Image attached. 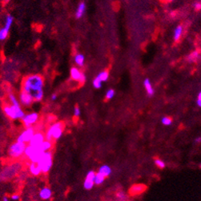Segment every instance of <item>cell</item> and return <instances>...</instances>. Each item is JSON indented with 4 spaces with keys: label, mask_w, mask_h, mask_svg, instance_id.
I'll return each mask as SVG.
<instances>
[{
    "label": "cell",
    "mask_w": 201,
    "mask_h": 201,
    "mask_svg": "<svg viewBox=\"0 0 201 201\" xmlns=\"http://www.w3.org/2000/svg\"><path fill=\"white\" fill-rule=\"evenodd\" d=\"M44 80L39 75H29L24 80L23 90L30 93L33 96L34 101H41L44 97Z\"/></svg>",
    "instance_id": "cell-1"
},
{
    "label": "cell",
    "mask_w": 201,
    "mask_h": 201,
    "mask_svg": "<svg viewBox=\"0 0 201 201\" xmlns=\"http://www.w3.org/2000/svg\"><path fill=\"white\" fill-rule=\"evenodd\" d=\"M63 133H64L63 123H60V122L54 123L47 130L45 136L46 140L51 141L52 140H58L62 137Z\"/></svg>",
    "instance_id": "cell-2"
},
{
    "label": "cell",
    "mask_w": 201,
    "mask_h": 201,
    "mask_svg": "<svg viewBox=\"0 0 201 201\" xmlns=\"http://www.w3.org/2000/svg\"><path fill=\"white\" fill-rule=\"evenodd\" d=\"M3 111L6 116L12 120H22L25 116L20 105L16 106L11 104V106H5L3 107Z\"/></svg>",
    "instance_id": "cell-3"
},
{
    "label": "cell",
    "mask_w": 201,
    "mask_h": 201,
    "mask_svg": "<svg viewBox=\"0 0 201 201\" xmlns=\"http://www.w3.org/2000/svg\"><path fill=\"white\" fill-rule=\"evenodd\" d=\"M27 144L15 141L8 148V156L13 159H18L24 155Z\"/></svg>",
    "instance_id": "cell-4"
},
{
    "label": "cell",
    "mask_w": 201,
    "mask_h": 201,
    "mask_svg": "<svg viewBox=\"0 0 201 201\" xmlns=\"http://www.w3.org/2000/svg\"><path fill=\"white\" fill-rule=\"evenodd\" d=\"M53 164V155L51 151L44 152L42 158L40 159L38 165L42 170V173H47L51 170Z\"/></svg>",
    "instance_id": "cell-5"
},
{
    "label": "cell",
    "mask_w": 201,
    "mask_h": 201,
    "mask_svg": "<svg viewBox=\"0 0 201 201\" xmlns=\"http://www.w3.org/2000/svg\"><path fill=\"white\" fill-rule=\"evenodd\" d=\"M34 134H35V132H34V129L32 127H26L25 130H24L23 131V132L18 136L16 141L22 143H25V144L29 143Z\"/></svg>",
    "instance_id": "cell-6"
},
{
    "label": "cell",
    "mask_w": 201,
    "mask_h": 201,
    "mask_svg": "<svg viewBox=\"0 0 201 201\" xmlns=\"http://www.w3.org/2000/svg\"><path fill=\"white\" fill-rule=\"evenodd\" d=\"M39 120V115L35 112L29 113V114L25 115L24 117L23 118V123L26 127H32L34 123H36Z\"/></svg>",
    "instance_id": "cell-7"
},
{
    "label": "cell",
    "mask_w": 201,
    "mask_h": 201,
    "mask_svg": "<svg viewBox=\"0 0 201 201\" xmlns=\"http://www.w3.org/2000/svg\"><path fill=\"white\" fill-rule=\"evenodd\" d=\"M71 77L73 80L75 81L80 82V83H84L86 80V76L84 73H82L81 71L76 67H72L71 69Z\"/></svg>",
    "instance_id": "cell-8"
},
{
    "label": "cell",
    "mask_w": 201,
    "mask_h": 201,
    "mask_svg": "<svg viewBox=\"0 0 201 201\" xmlns=\"http://www.w3.org/2000/svg\"><path fill=\"white\" fill-rule=\"evenodd\" d=\"M19 99L20 103L24 106H30L34 101L33 96L30 93L27 92V91H23V90L22 91V92L20 93Z\"/></svg>",
    "instance_id": "cell-9"
},
{
    "label": "cell",
    "mask_w": 201,
    "mask_h": 201,
    "mask_svg": "<svg viewBox=\"0 0 201 201\" xmlns=\"http://www.w3.org/2000/svg\"><path fill=\"white\" fill-rule=\"evenodd\" d=\"M45 140L46 138L43 133L37 132L34 135V136H33L32 139H31V140L28 144L31 145V146H33V147H37V146L41 144Z\"/></svg>",
    "instance_id": "cell-10"
},
{
    "label": "cell",
    "mask_w": 201,
    "mask_h": 201,
    "mask_svg": "<svg viewBox=\"0 0 201 201\" xmlns=\"http://www.w3.org/2000/svg\"><path fill=\"white\" fill-rule=\"evenodd\" d=\"M39 196L40 199H44V200H47V199H51V196H52V191L49 187H43L42 188L39 190Z\"/></svg>",
    "instance_id": "cell-11"
},
{
    "label": "cell",
    "mask_w": 201,
    "mask_h": 201,
    "mask_svg": "<svg viewBox=\"0 0 201 201\" xmlns=\"http://www.w3.org/2000/svg\"><path fill=\"white\" fill-rule=\"evenodd\" d=\"M37 148L42 152H49V151H51V149L52 148V143H51V141L45 140V141L43 142L41 144L37 146Z\"/></svg>",
    "instance_id": "cell-12"
},
{
    "label": "cell",
    "mask_w": 201,
    "mask_h": 201,
    "mask_svg": "<svg viewBox=\"0 0 201 201\" xmlns=\"http://www.w3.org/2000/svg\"><path fill=\"white\" fill-rule=\"evenodd\" d=\"M111 172H112V170H111L110 166L107 164L102 165L98 169V173L103 175L104 177H107V176H110L111 174Z\"/></svg>",
    "instance_id": "cell-13"
},
{
    "label": "cell",
    "mask_w": 201,
    "mask_h": 201,
    "mask_svg": "<svg viewBox=\"0 0 201 201\" xmlns=\"http://www.w3.org/2000/svg\"><path fill=\"white\" fill-rule=\"evenodd\" d=\"M29 171L31 174L34 176H39L42 173V170L39 168V166L38 165V163H31L29 165Z\"/></svg>",
    "instance_id": "cell-14"
},
{
    "label": "cell",
    "mask_w": 201,
    "mask_h": 201,
    "mask_svg": "<svg viewBox=\"0 0 201 201\" xmlns=\"http://www.w3.org/2000/svg\"><path fill=\"white\" fill-rule=\"evenodd\" d=\"M146 190V186L143 184H138L134 185V186L131 188L130 193L131 195H136V194H141L142 192H143Z\"/></svg>",
    "instance_id": "cell-15"
},
{
    "label": "cell",
    "mask_w": 201,
    "mask_h": 201,
    "mask_svg": "<svg viewBox=\"0 0 201 201\" xmlns=\"http://www.w3.org/2000/svg\"><path fill=\"white\" fill-rule=\"evenodd\" d=\"M143 85H144L145 89H146V91H147L149 96H152L154 95V89L152 87V84H151V81L149 79H146V80H144Z\"/></svg>",
    "instance_id": "cell-16"
},
{
    "label": "cell",
    "mask_w": 201,
    "mask_h": 201,
    "mask_svg": "<svg viewBox=\"0 0 201 201\" xmlns=\"http://www.w3.org/2000/svg\"><path fill=\"white\" fill-rule=\"evenodd\" d=\"M86 9V6L84 3H80V5L78 6V8H77V11H76L75 13V17L77 18H80L84 14V11H85Z\"/></svg>",
    "instance_id": "cell-17"
},
{
    "label": "cell",
    "mask_w": 201,
    "mask_h": 201,
    "mask_svg": "<svg viewBox=\"0 0 201 201\" xmlns=\"http://www.w3.org/2000/svg\"><path fill=\"white\" fill-rule=\"evenodd\" d=\"M94 186H95L94 180L85 178V179H84V189H86V190H91V189L93 188V187Z\"/></svg>",
    "instance_id": "cell-18"
},
{
    "label": "cell",
    "mask_w": 201,
    "mask_h": 201,
    "mask_svg": "<svg viewBox=\"0 0 201 201\" xmlns=\"http://www.w3.org/2000/svg\"><path fill=\"white\" fill-rule=\"evenodd\" d=\"M75 62L80 67H83L84 65V56L82 54H76L75 56Z\"/></svg>",
    "instance_id": "cell-19"
},
{
    "label": "cell",
    "mask_w": 201,
    "mask_h": 201,
    "mask_svg": "<svg viewBox=\"0 0 201 201\" xmlns=\"http://www.w3.org/2000/svg\"><path fill=\"white\" fill-rule=\"evenodd\" d=\"M105 178L104 176H103V175L100 174V173H96L95 174V179H94V183H95V185H100L102 184V183L104 182V180H105Z\"/></svg>",
    "instance_id": "cell-20"
},
{
    "label": "cell",
    "mask_w": 201,
    "mask_h": 201,
    "mask_svg": "<svg viewBox=\"0 0 201 201\" xmlns=\"http://www.w3.org/2000/svg\"><path fill=\"white\" fill-rule=\"evenodd\" d=\"M182 31H183V27L181 25L178 26L176 28L174 31V40L175 41H178L180 39V36L182 34Z\"/></svg>",
    "instance_id": "cell-21"
},
{
    "label": "cell",
    "mask_w": 201,
    "mask_h": 201,
    "mask_svg": "<svg viewBox=\"0 0 201 201\" xmlns=\"http://www.w3.org/2000/svg\"><path fill=\"white\" fill-rule=\"evenodd\" d=\"M108 77H109V74H108V72L106 71H101V72H100V74L97 75V78H98L99 80L102 82V83H103V82L107 81V80H108Z\"/></svg>",
    "instance_id": "cell-22"
},
{
    "label": "cell",
    "mask_w": 201,
    "mask_h": 201,
    "mask_svg": "<svg viewBox=\"0 0 201 201\" xmlns=\"http://www.w3.org/2000/svg\"><path fill=\"white\" fill-rule=\"evenodd\" d=\"M8 32H9V30L7 29L6 27H3L0 30V40L6 39L8 35Z\"/></svg>",
    "instance_id": "cell-23"
},
{
    "label": "cell",
    "mask_w": 201,
    "mask_h": 201,
    "mask_svg": "<svg viewBox=\"0 0 201 201\" xmlns=\"http://www.w3.org/2000/svg\"><path fill=\"white\" fill-rule=\"evenodd\" d=\"M12 23H13V17L11 16V15H8V17H7V19H6L5 27H6L7 29L10 30V28H11Z\"/></svg>",
    "instance_id": "cell-24"
},
{
    "label": "cell",
    "mask_w": 201,
    "mask_h": 201,
    "mask_svg": "<svg viewBox=\"0 0 201 201\" xmlns=\"http://www.w3.org/2000/svg\"><path fill=\"white\" fill-rule=\"evenodd\" d=\"M155 163H156V165L159 168L163 169L165 168V163L163 161V160H161V159H155Z\"/></svg>",
    "instance_id": "cell-25"
},
{
    "label": "cell",
    "mask_w": 201,
    "mask_h": 201,
    "mask_svg": "<svg viewBox=\"0 0 201 201\" xmlns=\"http://www.w3.org/2000/svg\"><path fill=\"white\" fill-rule=\"evenodd\" d=\"M9 99H10V100H11V104H12V105H16V106L20 105L19 102L17 100V99L15 98V96L13 95L12 94L9 95Z\"/></svg>",
    "instance_id": "cell-26"
},
{
    "label": "cell",
    "mask_w": 201,
    "mask_h": 201,
    "mask_svg": "<svg viewBox=\"0 0 201 201\" xmlns=\"http://www.w3.org/2000/svg\"><path fill=\"white\" fill-rule=\"evenodd\" d=\"M172 123V120L170 117H163L162 119V123L165 126H168L171 125Z\"/></svg>",
    "instance_id": "cell-27"
},
{
    "label": "cell",
    "mask_w": 201,
    "mask_h": 201,
    "mask_svg": "<svg viewBox=\"0 0 201 201\" xmlns=\"http://www.w3.org/2000/svg\"><path fill=\"white\" fill-rule=\"evenodd\" d=\"M93 86H94L95 88L96 89L100 88V87H102V82L96 77V78L93 80Z\"/></svg>",
    "instance_id": "cell-28"
},
{
    "label": "cell",
    "mask_w": 201,
    "mask_h": 201,
    "mask_svg": "<svg viewBox=\"0 0 201 201\" xmlns=\"http://www.w3.org/2000/svg\"><path fill=\"white\" fill-rule=\"evenodd\" d=\"M115 95V91L113 89H110L108 91H107V94H106V98L107 100H111V99H112Z\"/></svg>",
    "instance_id": "cell-29"
},
{
    "label": "cell",
    "mask_w": 201,
    "mask_h": 201,
    "mask_svg": "<svg viewBox=\"0 0 201 201\" xmlns=\"http://www.w3.org/2000/svg\"><path fill=\"white\" fill-rule=\"evenodd\" d=\"M117 198L120 201H124V200H126V199H127V198H126L125 194H124V192H118V193H117Z\"/></svg>",
    "instance_id": "cell-30"
},
{
    "label": "cell",
    "mask_w": 201,
    "mask_h": 201,
    "mask_svg": "<svg viewBox=\"0 0 201 201\" xmlns=\"http://www.w3.org/2000/svg\"><path fill=\"white\" fill-rule=\"evenodd\" d=\"M198 55H199L198 52H196H196H193L192 54H190V56L188 57V59L190 61H195L198 58Z\"/></svg>",
    "instance_id": "cell-31"
},
{
    "label": "cell",
    "mask_w": 201,
    "mask_h": 201,
    "mask_svg": "<svg viewBox=\"0 0 201 201\" xmlns=\"http://www.w3.org/2000/svg\"><path fill=\"white\" fill-rule=\"evenodd\" d=\"M81 114V111H80V108L79 107H75L74 109V116L75 117H79Z\"/></svg>",
    "instance_id": "cell-32"
},
{
    "label": "cell",
    "mask_w": 201,
    "mask_h": 201,
    "mask_svg": "<svg viewBox=\"0 0 201 201\" xmlns=\"http://www.w3.org/2000/svg\"><path fill=\"white\" fill-rule=\"evenodd\" d=\"M11 199L12 201H18L20 199V196L18 194H13L11 195Z\"/></svg>",
    "instance_id": "cell-33"
},
{
    "label": "cell",
    "mask_w": 201,
    "mask_h": 201,
    "mask_svg": "<svg viewBox=\"0 0 201 201\" xmlns=\"http://www.w3.org/2000/svg\"><path fill=\"white\" fill-rule=\"evenodd\" d=\"M197 105L199 107H201V91L199 93V95H198L197 98Z\"/></svg>",
    "instance_id": "cell-34"
},
{
    "label": "cell",
    "mask_w": 201,
    "mask_h": 201,
    "mask_svg": "<svg viewBox=\"0 0 201 201\" xmlns=\"http://www.w3.org/2000/svg\"><path fill=\"white\" fill-rule=\"evenodd\" d=\"M195 8H196V10L201 9V3H197L196 4H195Z\"/></svg>",
    "instance_id": "cell-35"
},
{
    "label": "cell",
    "mask_w": 201,
    "mask_h": 201,
    "mask_svg": "<svg viewBox=\"0 0 201 201\" xmlns=\"http://www.w3.org/2000/svg\"><path fill=\"white\" fill-rule=\"evenodd\" d=\"M195 142H196V143H201V137H197V138H196V140H195Z\"/></svg>",
    "instance_id": "cell-36"
},
{
    "label": "cell",
    "mask_w": 201,
    "mask_h": 201,
    "mask_svg": "<svg viewBox=\"0 0 201 201\" xmlns=\"http://www.w3.org/2000/svg\"><path fill=\"white\" fill-rule=\"evenodd\" d=\"M3 201H10V199L7 196H4L3 197Z\"/></svg>",
    "instance_id": "cell-37"
},
{
    "label": "cell",
    "mask_w": 201,
    "mask_h": 201,
    "mask_svg": "<svg viewBox=\"0 0 201 201\" xmlns=\"http://www.w3.org/2000/svg\"><path fill=\"white\" fill-rule=\"evenodd\" d=\"M56 98H57V95L56 94H54V95H51V100H56Z\"/></svg>",
    "instance_id": "cell-38"
},
{
    "label": "cell",
    "mask_w": 201,
    "mask_h": 201,
    "mask_svg": "<svg viewBox=\"0 0 201 201\" xmlns=\"http://www.w3.org/2000/svg\"><path fill=\"white\" fill-rule=\"evenodd\" d=\"M168 2H171V1H172V0H167Z\"/></svg>",
    "instance_id": "cell-39"
},
{
    "label": "cell",
    "mask_w": 201,
    "mask_h": 201,
    "mask_svg": "<svg viewBox=\"0 0 201 201\" xmlns=\"http://www.w3.org/2000/svg\"><path fill=\"white\" fill-rule=\"evenodd\" d=\"M5 1H9V0H5Z\"/></svg>",
    "instance_id": "cell-40"
},
{
    "label": "cell",
    "mask_w": 201,
    "mask_h": 201,
    "mask_svg": "<svg viewBox=\"0 0 201 201\" xmlns=\"http://www.w3.org/2000/svg\"><path fill=\"white\" fill-rule=\"evenodd\" d=\"M200 168H201V164H200Z\"/></svg>",
    "instance_id": "cell-41"
}]
</instances>
